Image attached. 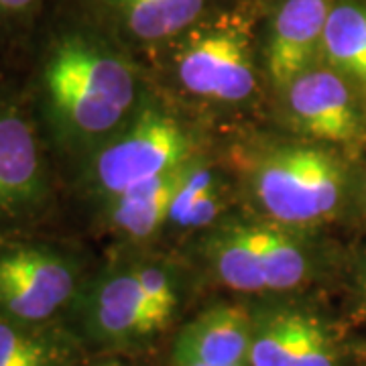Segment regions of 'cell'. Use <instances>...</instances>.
I'll return each mask as SVG.
<instances>
[{"mask_svg":"<svg viewBox=\"0 0 366 366\" xmlns=\"http://www.w3.org/2000/svg\"><path fill=\"white\" fill-rule=\"evenodd\" d=\"M0 66H2V57H0Z\"/></svg>","mask_w":366,"mask_h":366,"instance_id":"obj_24","label":"cell"},{"mask_svg":"<svg viewBox=\"0 0 366 366\" xmlns=\"http://www.w3.org/2000/svg\"><path fill=\"white\" fill-rule=\"evenodd\" d=\"M365 297H366V274H365Z\"/></svg>","mask_w":366,"mask_h":366,"instance_id":"obj_23","label":"cell"},{"mask_svg":"<svg viewBox=\"0 0 366 366\" xmlns=\"http://www.w3.org/2000/svg\"><path fill=\"white\" fill-rule=\"evenodd\" d=\"M49 0H0V57L31 37Z\"/></svg>","mask_w":366,"mask_h":366,"instance_id":"obj_18","label":"cell"},{"mask_svg":"<svg viewBox=\"0 0 366 366\" xmlns=\"http://www.w3.org/2000/svg\"><path fill=\"white\" fill-rule=\"evenodd\" d=\"M76 250L26 236L0 238V317L16 324H57L86 285Z\"/></svg>","mask_w":366,"mask_h":366,"instance_id":"obj_3","label":"cell"},{"mask_svg":"<svg viewBox=\"0 0 366 366\" xmlns=\"http://www.w3.org/2000/svg\"><path fill=\"white\" fill-rule=\"evenodd\" d=\"M254 194L279 224L322 222L340 206L342 171L327 153L314 147L279 149L257 169Z\"/></svg>","mask_w":366,"mask_h":366,"instance_id":"obj_6","label":"cell"},{"mask_svg":"<svg viewBox=\"0 0 366 366\" xmlns=\"http://www.w3.org/2000/svg\"><path fill=\"white\" fill-rule=\"evenodd\" d=\"M173 366H216V365H202V362H173ZM234 366H249V365H234Z\"/></svg>","mask_w":366,"mask_h":366,"instance_id":"obj_21","label":"cell"},{"mask_svg":"<svg viewBox=\"0 0 366 366\" xmlns=\"http://www.w3.org/2000/svg\"><path fill=\"white\" fill-rule=\"evenodd\" d=\"M187 167L189 163L110 197L102 204L106 224L129 238L155 234L169 218L173 197L182 185Z\"/></svg>","mask_w":366,"mask_h":366,"instance_id":"obj_12","label":"cell"},{"mask_svg":"<svg viewBox=\"0 0 366 366\" xmlns=\"http://www.w3.org/2000/svg\"><path fill=\"white\" fill-rule=\"evenodd\" d=\"M303 315L289 310L254 322L249 366H295Z\"/></svg>","mask_w":366,"mask_h":366,"instance_id":"obj_16","label":"cell"},{"mask_svg":"<svg viewBox=\"0 0 366 366\" xmlns=\"http://www.w3.org/2000/svg\"><path fill=\"white\" fill-rule=\"evenodd\" d=\"M212 267L226 287L269 293L300 287L310 277L307 250L273 224H232L212 238Z\"/></svg>","mask_w":366,"mask_h":366,"instance_id":"obj_5","label":"cell"},{"mask_svg":"<svg viewBox=\"0 0 366 366\" xmlns=\"http://www.w3.org/2000/svg\"><path fill=\"white\" fill-rule=\"evenodd\" d=\"M96 13L117 19L143 41L169 39L192 25L206 0H88Z\"/></svg>","mask_w":366,"mask_h":366,"instance_id":"obj_14","label":"cell"},{"mask_svg":"<svg viewBox=\"0 0 366 366\" xmlns=\"http://www.w3.org/2000/svg\"><path fill=\"white\" fill-rule=\"evenodd\" d=\"M192 143L179 122L144 112L76 165V185L96 204L189 163Z\"/></svg>","mask_w":366,"mask_h":366,"instance_id":"obj_4","label":"cell"},{"mask_svg":"<svg viewBox=\"0 0 366 366\" xmlns=\"http://www.w3.org/2000/svg\"><path fill=\"white\" fill-rule=\"evenodd\" d=\"M322 49L338 71L366 86V9L352 0L334 4L327 14Z\"/></svg>","mask_w":366,"mask_h":366,"instance_id":"obj_15","label":"cell"},{"mask_svg":"<svg viewBox=\"0 0 366 366\" xmlns=\"http://www.w3.org/2000/svg\"><path fill=\"white\" fill-rule=\"evenodd\" d=\"M177 76L187 92L222 102H238L254 92L247 43L226 31L192 41L177 59Z\"/></svg>","mask_w":366,"mask_h":366,"instance_id":"obj_8","label":"cell"},{"mask_svg":"<svg viewBox=\"0 0 366 366\" xmlns=\"http://www.w3.org/2000/svg\"><path fill=\"white\" fill-rule=\"evenodd\" d=\"M132 273L137 277L147 300L151 301V305L169 322L175 307H177V291H175V283H173L171 274L157 264L137 267V269H132Z\"/></svg>","mask_w":366,"mask_h":366,"instance_id":"obj_20","label":"cell"},{"mask_svg":"<svg viewBox=\"0 0 366 366\" xmlns=\"http://www.w3.org/2000/svg\"><path fill=\"white\" fill-rule=\"evenodd\" d=\"M220 194L216 187L214 173L204 165H194L183 175V182L173 197L167 222L179 228H202L208 226L218 209H220Z\"/></svg>","mask_w":366,"mask_h":366,"instance_id":"obj_17","label":"cell"},{"mask_svg":"<svg viewBox=\"0 0 366 366\" xmlns=\"http://www.w3.org/2000/svg\"><path fill=\"white\" fill-rule=\"evenodd\" d=\"M295 366H338L336 346L327 327L310 314L303 315Z\"/></svg>","mask_w":366,"mask_h":366,"instance_id":"obj_19","label":"cell"},{"mask_svg":"<svg viewBox=\"0 0 366 366\" xmlns=\"http://www.w3.org/2000/svg\"><path fill=\"white\" fill-rule=\"evenodd\" d=\"M55 155L25 88L0 69V238L26 236L57 204Z\"/></svg>","mask_w":366,"mask_h":366,"instance_id":"obj_2","label":"cell"},{"mask_svg":"<svg viewBox=\"0 0 366 366\" xmlns=\"http://www.w3.org/2000/svg\"><path fill=\"white\" fill-rule=\"evenodd\" d=\"M287 106L301 131L330 143L358 134V112L346 81L327 69H305L287 86Z\"/></svg>","mask_w":366,"mask_h":366,"instance_id":"obj_9","label":"cell"},{"mask_svg":"<svg viewBox=\"0 0 366 366\" xmlns=\"http://www.w3.org/2000/svg\"><path fill=\"white\" fill-rule=\"evenodd\" d=\"M76 334L59 324L29 326L0 317V366H78Z\"/></svg>","mask_w":366,"mask_h":366,"instance_id":"obj_13","label":"cell"},{"mask_svg":"<svg viewBox=\"0 0 366 366\" xmlns=\"http://www.w3.org/2000/svg\"><path fill=\"white\" fill-rule=\"evenodd\" d=\"M254 320L240 305L212 307L183 327L173 346V362L249 365Z\"/></svg>","mask_w":366,"mask_h":366,"instance_id":"obj_10","label":"cell"},{"mask_svg":"<svg viewBox=\"0 0 366 366\" xmlns=\"http://www.w3.org/2000/svg\"><path fill=\"white\" fill-rule=\"evenodd\" d=\"M79 332L100 344H122L167 326L129 271H106L88 279L71 307Z\"/></svg>","mask_w":366,"mask_h":366,"instance_id":"obj_7","label":"cell"},{"mask_svg":"<svg viewBox=\"0 0 366 366\" xmlns=\"http://www.w3.org/2000/svg\"><path fill=\"white\" fill-rule=\"evenodd\" d=\"M96 366H122V365H118V362H102V365H96Z\"/></svg>","mask_w":366,"mask_h":366,"instance_id":"obj_22","label":"cell"},{"mask_svg":"<svg viewBox=\"0 0 366 366\" xmlns=\"http://www.w3.org/2000/svg\"><path fill=\"white\" fill-rule=\"evenodd\" d=\"M330 0H287L277 13L269 39V74L274 86L287 88L303 74L322 47Z\"/></svg>","mask_w":366,"mask_h":366,"instance_id":"obj_11","label":"cell"},{"mask_svg":"<svg viewBox=\"0 0 366 366\" xmlns=\"http://www.w3.org/2000/svg\"><path fill=\"white\" fill-rule=\"evenodd\" d=\"M23 88L55 159L74 167L122 131L137 98L129 61L81 19L43 31Z\"/></svg>","mask_w":366,"mask_h":366,"instance_id":"obj_1","label":"cell"}]
</instances>
